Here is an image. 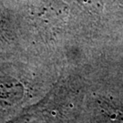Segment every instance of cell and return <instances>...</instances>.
<instances>
[{
	"instance_id": "6da1fadb",
	"label": "cell",
	"mask_w": 123,
	"mask_h": 123,
	"mask_svg": "<svg viewBox=\"0 0 123 123\" xmlns=\"http://www.w3.org/2000/svg\"><path fill=\"white\" fill-rule=\"evenodd\" d=\"M84 3L87 5H90L96 8H100L103 6L106 0H83Z\"/></svg>"
}]
</instances>
